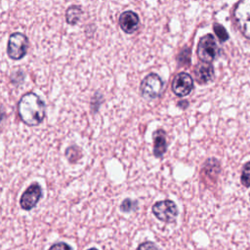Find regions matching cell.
Listing matches in <instances>:
<instances>
[{
  "instance_id": "cell-1",
  "label": "cell",
  "mask_w": 250,
  "mask_h": 250,
  "mask_svg": "<svg viewBox=\"0 0 250 250\" xmlns=\"http://www.w3.org/2000/svg\"><path fill=\"white\" fill-rule=\"evenodd\" d=\"M18 110L21 120L29 126L38 125L45 116V104L34 93L22 96L19 102Z\"/></svg>"
},
{
  "instance_id": "cell-2",
  "label": "cell",
  "mask_w": 250,
  "mask_h": 250,
  "mask_svg": "<svg viewBox=\"0 0 250 250\" xmlns=\"http://www.w3.org/2000/svg\"><path fill=\"white\" fill-rule=\"evenodd\" d=\"M235 23L242 35L250 39V0H239L233 10Z\"/></svg>"
},
{
  "instance_id": "cell-3",
  "label": "cell",
  "mask_w": 250,
  "mask_h": 250,
  "mask_svg": "<svg viewBox=\"0 0 250 250\" xmlns=\"http://www.w3.org/2000/svg\"><path fill=\"white\" fill-rule=\"evenodd\" d=\"M219 47L212 34H206L200 38L197 45V56L201 62H212L219 55Z\"/></svg>"
},
{
  "instance_id": "cell-4",
  "label": "cell",
  "mask_w": 250,
  "mask_h": 250,
  "mask_svg": "<svg viewBox=\"0 0 250 250\" xmlns=\"http://www.w3.org/2000/svg\"><path fill=\"white\" fill-rule=\"evenodd\" d=\"M140 89L145 99L153 100L160 96L163 89V81L159 75L149 73L143 79Z\"/></svg>"
},
{
  "instance_id": "cell-5",
  "label": "cell",
  "mask_w": 250,
  "mask_h": 250,
  "mask_svg": "<svg viewBox=\"0 0 250 250\" xmlns=\"http://www.w3.org/2000/svg\"><path fill=\"white\" fill-rule=\"evenodd\" d=\"M27 43L28 41L25 35L20 32L13 33L8 42L7 52L9 57L13 60H20L23 58L26 54Z\"/></svg>"
},
{
  "instance_id": "cell-6",
  "label": "cell",
  "mask_w": 250,
  "mask_h": 250,
  "mask_svg": "<svg viewBox=\"0 0 250 250\" xmlns=\"http://www.w3.org/2000/svg\"><path fill=\"white\" fill-rule=\"evenodd\" d=\"M152 212L157 219L166 223H172L178 216L177 205L171 200H162L152 206Z\"/></svg>"
},
{
  "instance_id": "cell-7",
  "label": "cell",
  "mask_w": 250,
  "mask_h": 250,
  "mask_svg": "<svg viewBox=\"0 0 250 250\" xmlns=\"http://www.w3.org/2000/svg\"><path fill=\"white\" fill-rule=\"evenodd\" d=\"M193 89V79L192 77L186 73L180 72L178 73L172 82V91L178 97L188 96Z\"/></svg>"
},
{
  "instance_id": "cell-8",
  "label": "cell",
  "mask_w": 250,
  "mask_h": 250,
  "mask_svg": "<svg viewBox=\"0 0 250 250\" xmlns=\"http://www.w3.org/2000/svg\"><path fill=\"white\" fill-rule=\"evenodd\" d=\"M41 194L42 190L40 186L37 184L31 185L29 188H27V189L22 193L21 197L20 203L21 208L24 210L32 209L40 199Z\"/></svg>"
},
{
  "instance_id": "cell-9",
  "label": "cell",
  "mask_w": 250,
  "mask_h": 250,
  "mask_svg": "<svg viewBox=\"0 0 250 250\" xmlns=\"http://www.w3.org/2000/svg\"><path fill=\"white\" fill-rule=\"evenodd\" d=\"M139 17L135 12L125 11L119 17V25L126 33H133L139 27Z\"/></svg>"
},
{
  "instance_id": "cell-10",
  "label": "cell",
  "mask_w": 250,
  "mask_h": 250,
  "mask_svg": "<svg viewBox=\"0 0 250 250\" xmlns=\"http://www.w3.org/2000/svg\"><path fill=\"white\" fill-rule=\"evenodd\" d=\"M194 78L199 84H206L210 82L214 77V68L210 62H198L194 69Z\"/></svg>"
},
{
  "instance_id": "cell-11",
  "label": "cell",
  "mask_w": 250,
  "mask_h": 250,
  "mask_svg": "<svg viewBox=\"0 0 250 250\" xmlns=\"http://www.w3.org/2000/svg\"><path fill=\"white\" fill-rule=\"evenodd\" d=\"M153 153L156 157H161L167 148L166 134L162 129L156 130L153 135Z\"/></svg>"
},
{
  "instance_id": "cell-12",
  "label": "cell",
  "mask_w": 250,
  "mask_h": 250,
  "mask_svg": "<svg viewBox=\"0 0 250 250\" xmlns=\"http://www.w3.org/2000/svg\"><path fill=\"white\" fill-rule=\"evenodd\" d=\"M82 16V9L79 6H70L65 13L66 22L69 24H76Z\"/></svg>"
},
{
  "instance_id": "cell-13",
  "label": "cell",
  "mask_w": 250,
  "mask_h": 250,
  "mask_svg": "<svg viewBox=\"0 0 250 250\" xmlns=\"http://www.w3.org/2000/svg\"><path fill=\"white\" fill-rule=\"evenodd\" d=\"M240 181L244 187H250V161L244 164L241 172Z\"/></svg>"
},
{
  "instance_id": "cell-14",
  "label": "cell",
  "mask_w": 250,
  "mask_h": 250,
  "mask_svg": "<svg viewBox=\"0 0 250 250\" xmlns=\"http://www.w3.org/2000/svg\"><path fill=\"white\" fill-rule=\"evenodd\" d=\"M213 26H214V31L221 42H225L229 39V34L222 24L216 22V23H214Z\"/></svg>"
},
{
  "instance_id": "cell-15",
  "label": "cell",
  "mask_w": 250,
  "mask_h": 250,
  "mask_svg": "<svg viewBox=\"0 0 250 250\" xmlns=\"http://www.w3.org/2000/svg\"><path fill=\"white\" fill-rule=\"evenodd\" d=\"M179 64L181 65H188L190 62V50L188 48L181 51V53L178 56Z\"/></svg>"
},
{
  "instance_id": "cell-16",
  "label": "cell",
  "mask_w": 250,
  "mask_h": 250,
  "mask_svg": "<svg viewBox=\"0 0 250 250\" xmlns=\"http://www.w3.org/2000/svg\"><path fill=\"white\" fill-rule=\"evenodd\" d=\"M137 250H158V248L156 247V245L153 242L147 241V242H144V243L140 244Z\"/></svg>"
},
{
  "instance_id": "cell-17",
  "label": "cell",
  "mask_w": 250,
  "mask_h": 250,
  "mask_svg": "<svg viewBox=\"0 0 250 250\" xmlns=\"http://www.w3.org/2000/svg\"><path fill=\"white\" fill-rule=\"evenodd\" d=\"M49 250H71L70 247L64 242H59L53 244Z\"/></svg>"
},
{
  "instance_id": "cell-18",
  "label": "cell",
  "mask_w": 250,
  "mask_h": 250,
  "mask_svg": "<svg viewBox=\"0 0 250 250\" xmlns=\"http://www.w3.org/2000/svg\"><path fill=\"white\" fill-rule=\"evenodd\" d=\"M133 205H135V202H133V201L130 200V199H125V200L123 201L122 205H121V209H122L123 211L127 212V211H130L131 209H133V207H132Z\"/></svg>"
},
{
  "instance_id": "cell-19",
  "label": "cell",
  "mask_w": 250,
  "mask_h": 250,
  "mask_svg": "<svg viewBox=\"0 0 250 250\" xmlns=\"http://www.w3.org/2000/svg\"><path fill=\"white\" fill-rule=\"evenodd\" d=\"M178 105H179L180 107H182V108L185 109V108L188 105V101H181V102L178 103Z\"/></svg>"
},
{
  "instance_id": "cell-20",
  "label": "cell",
  "mask_w": 250,
  "mask_h": 250,
  "mask_svg": "<svg viewBox=\"0 0 250 250\" xmlns=\"http://www.w3.org/2000/svg\"><path fill=\"white\" fill-rule=\"evenodd\" d=\"M89 250H97L96 248H91V249H89Z\"/></svg>"
},
{
  "instance_id": "cell-21",
  "label": "cell",
  "mask_w": 250,
  "mask_h": 250,
  "mask_svg": "<svg viewBox=\"0 0 250 250\" xmlns=\"http://www.w3.org/2000/svg\"><path fill=\"white\" fill-rule=\"evenodd\" d=\"M0 119H1V111H0Z\"/></svg>"
}]
</instances>
